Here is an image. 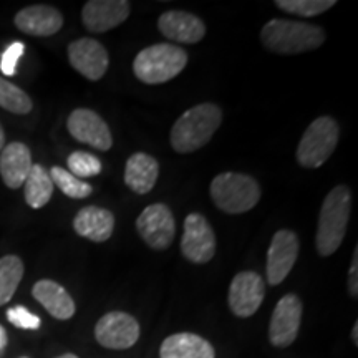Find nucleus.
Segmentation results:
<instances>
[{
  "instance_id": "f257e3e1",
  "label": "nucleus",
  "mask_w": 358,
  "mask_h": 358,
  "mask_svg": "<svg viewBox=\"0 0 358 358\" xmlns=\"http://www.w3.org/2000/svg\"><path fill=\"white\" fill-rule=\"evenodd\" d=\"M222 123V110L214 103H201L185 111L174 122L169 134L176 153H194L208 145Z\"/></svg>"
},
{
  "instance_id": "f03ea898",
  "label": "nucleus",
  "mask_w": 358,
  "mask_h": 358,
  "mask_svg": "<svg viewBox=\"0 0 358 358\" xmlns=\"http://www.w3.org/2000/svg\"><path fill=\"white\" fill-rule=\"evenodd\" d=\"M327 35L324 29L302 20L272 19L262 27L261 42L266 50L279 55L312 52L322 47Z\"/></svg>"
},
{
  "instance_id": "7ed1b4c3",
  "label": "nucleus",
  "mask_w": 358,
  "mask_h": 358,
  "mask_svg": "<svg viewBox=\"0 0 358 358\" xmlns=\"http://www.w3.org/2000/svg\"><path fill=\"white\" fill-rule=\"evenodd\" d=\"M352 213V192L347 186H335L322 203L315 245L322 257L332 256L345 239Z\"/></svg>"
},
{
  "instance_id": "20e7f679",
  "label": "nucleus",
  "mask_w": 358,
  "mask_h": 358,
  "mask_svg": "<svg viewBox=\"0 0 358 358\" xmlns=\"http://www.w3.org/2000/svg\"><path fill=\"white\" fill-rule=\"evenodd\" d=\"M187 65V52L173 43L143 48L133 62L134 77L146 85H161L176 78Z\"/></svg>"
},
{
  "instance_id": "39448f33",
  "label": "nucleus",
  "mask_w": 358,
  "mask_h": 358,
  "mask_svg": "<svg viewBox=\"0 0 358 358\" xmlns=\"http://www.w3.org/2000/svg\"><path fill=\"white\" fill-rule=\"evenodd\" d=\"M211 199L227 214H244L261 201V186L249 174L221 173L213 179Z\"/></svg>"
},
{
  "instance_id": "423d86ee",
  "label": "nucleus",
  "mask_w": 358,
  "mask_h": 358,
  "mask_svg": "<svg viewBox=\"0 0 358 358\" xmlns=\"http://www.w3.org/2000/svg\"><path fill=\"white\" fill-rule=\"evenodd\" d=\"M340 128L332 116H320L308 124L302 140L299 141L297 158L302 168L315 169L325 164L338 145Z\"/></svg>"
},
{
  "instance_id": "0eeeda50",
  "label": "nucleus",
  "mask_w": 358,
  "mask_h": 358,
  "mask_svg": "<svg viewBox=\"0 0 358 358\" xmlns=\"http://www.w3.org/2000/svg\"><path fill=\"white\" fill-rule=\"evenodd\" d=\"M140 324L127 312L105 313L95 325V338L108 350H128L140 340Z\"/></svg>"
},
{
  "instance_id": "6e6552de",
  "label": "nucleus",
  "mask_w": 358,
  "mask_h": 358,
  "mask_svg": "<svg viewBox=\"0 0 358 358\" xmlns=\"http://www.w3.org/2000/svg\"><path fill=\"white\" fill-rule=\"evenodd\" d=\"M136 231L155 250H166L176 236V221L166 204H151L136 219Z\"/></svg>"
},
{
  "instance_id": "1a4fd4ad",
  "label": "nucleus",
  "mask_w": 358,
  "mask_h": 358,
  "mask_svg": "<svg viewBox=\"0 0 358 358\" xmlns=\"http://www.w3.org/2000/svg\"><path fill=\"white\" fill-rule=\"evenodd\" d=\"M216 234L201 213H191L185 219L181 252L192 264H208L216 254Z\"/></svg>"
},
{
  "instance_id": "9d476101",
  "label": "nucleus",
  "mask_w": 358,
  "mask_h": 358,
  "mask_svg": "<svg viewBox=\"0 0 358 358\" xmlns=\"http://www.w3.org/2000/svg\"><path fill=\"white\" fill-rule=\"evenodd\" d=\"M302 312L303 307L299 295L285 294L272 312L268 324V342L277 348L292 345L301 330Z\"/></svg>"
},
{
  "instance_id": "9b49d317",
  "label": "nucleus",
  "mask_w": 358,
  "mask_h": 358,
  "mask_svg": "<svg viewBox=\"0 0 358 358\" xmlns=\"http://www.w3.org/2000/svg\"><path fill=\"white\" fill-rule=\"evenodd\" d=\"M266 297V284L257 272L244 271L236 274L229 285L227 306L239 319H249L259 310Z\"/></svg>"
},
{
  "instance_id": "f8f14e48",
  "label": "nucleus",
  "mask_w": 358,
  "mask_h": 358,
  "mask_svg": "<svg viewBox=\"0 0 358 358\" xmlns=\"http://www.w3.org/2000/svg\"><path fill=\"white\" fill-rule=\"evenodd\" d=\"M299 237L294 231L280 229L272 237L267 250L266 274L271 285H279L290 274L299 257Z\"/></svg>"
},
{
  "instance_id": "ddd939ff",
  "label": "nucleus",
  "mask_w": 358,
  "mask_h": 358,
  "mask_svg": "<svg viewBox=\"0 0 358 358\" xmlns=\"http://www.w3.org/2000/svg\"><path fill=\"white\" fill-rule=\"evenodd\" d=\"M69 62L82 77L98 82L110 66L108 50L95 38H78L69 45Z\"/></svg>"
},
{
  "instance_id": "4468645a",
  "label": "nucleus",
  "mask_w": 358,
  "mask_h": 358,
  "mask_svg": "<svg viewBox=\"0 0 358 358\" xmlns=\"http://www.w3.org/2000/svg\"><path fill=\"white\" fill-rule=\"evenodd\" d=\"M69 133L75 140L90 145L95 150L108 151L113 146L110 127L100 115L88 108L73 110L66 122Z\"/></svg>"
},
{
  "instance_id": "2eb2a0df",
  "label": "nucleus",
  "mask_w": 358,
  "mask_h": 358,
  "mask_svg": "<svg viewBox=\"0 0 358 358\" xmlns=\"http://www.w3.org/2000/svg\"><path fill=\"white\" fill-rule=\"evenodd\" d=\"M131 3L127 0H90L83 6L85 29L93 34H105L122 25L129 17Z\"/></svg>"
},
{
  "instance_id": "dca6fc26",
  "label": "nucleus",
  "mask_w": 358,
  "mask_h": 358,
  "mask_svg": "<svg viewBox=\"0 0 358 358\" xmlns=\"http://www.w3.org/2000/svg\"><path fill=\"white\" fill-rule=\"evenodd\" d=\"M158 30L178 43H199L206 37V24L199 17L182 10H168L158 19Z\"/></svg>"
},
{
  "instance_id": "f3484780",
  "label": "nucleus",
  "mask_w": 358,
  "mask_h": 358,
  "mask_svg": "<svg viewBox=\"0 0 358 358\" xmlns=\"http://www.w3.org/2000/svg\"><path fill=\"white\" fill-rule=\"evenodd\" d=\"M17 29L34 37H50L64 27V15L50 6H30L22 8L13 19Z\"/></svg>"
},
{
  "instance_id": "a211bd4d",
  "label": "nucleus",
  "mask_w": 358,
  "mask_h": 358,
  "mask_svg": "<svg viewBox=\"0 0 358 358\" xmlns=\"http://www.w3.org/2000/svg\"><path fill=\"white\" fill-rule=\"evenodd\" d=\"M32 166V153L24 143H8L0 151V176L3 185L10 189H19L20 186H24Z\"/></svg>"
},
{
  "instance_id": "6ab92c4d",
  "label": "nucleus",
  "mask_w": 358,
  "mask_h": 358,
  "mask_svg": "<svg viewBox=\"0 0 358 358\" xmlns=\"http://www.w3.org/2000/svg\"><path fill=\"white\" fill-rule=\"evenodd\" d=\"M73 229L80 237H85L92 243H105L113 234L115 216L106 208L87 206L75 216Z\"/></svg>"
},
{
  "instance_id": "aec40b11",
  "label": "nucleus",
  "mask_w": 358,
  "mask_h": 358,
  "mask_svg": "<svg viewBox=\"0 0 358 358\" xmlns=\"http://www.w3.org/2000/svg\"><path fill=\"white\" fill-rule=\"evenodd\" d=\"M34 299L47 310L53 319L70 320L77 312V306L64 285L55 280L42 279L34 285Z\"/></svg>"
},
{
  "instance_id": "412c9836",
  "label": "nucleus",
  "mask_w": 358,
  "mask_h": 358,
  "mask_svg": "<svg viewBox=\"0 0 358 358\" xmlns=\"http://www.w3.org/2000/svg\"><path fill=\"white\" fill-rule=\"evenodd\" d=\"M159 358H216L211 342L191 332L169 335L159 347Z\"/></svg>"
},
{
  "instance_id": "4be33fe9",
  "label": "nucleus",
  "mask_w": 358,
  "mask_h": 358,
  "mask_svg": "<svg viewBox=\"0 0 358 358\" xmlns=\"http://www.w3.org/2000/svg\"><path fill=\"white\" fill-rule=\"evenodd\" d=\"M159 176V163L146 153H134L124 166V185L136 194H146L156 186Z\"/></svg>"
},
{
  "instance_id": "5701e85b",
  "label": "nucleus",
  "mask_w": 358,
  "mask_h": 358,
  "mask_svg": "<svg viewBox=\"0 0 358 358\" xmlns=\"http://www.w3.org/2000/svg\"><path fill=\"white\" fill-rule=\"evenodd\" d=\"M25 203L32 209H40L48 204L53 196V182L42 164H34L24 182Z\"/></svg>"
},
{
  "instance_id": "b1692460",
  "label": "nucleus",
  "mask_w": 358,
  "mask_h": 358,
  "mask_svg": "<svg viewBox=\"0 0 358 358\" xmlns=\"http://www.w3.org/2000/svg\"><path fill=\"white\" fill-rule=\"evenodd\" d=\"M24 262L19 256L10 254L0 259V307L12 301L24 277Z\"/></svg>"
},
{
  "instance_id": "393cba45",
  "label": "nucleus",
  "mask_w": 358,
  "mask_h": 358,
  "mask_svg": "<svg viewBox=\"0 0 358 358\" xmlns=\"http://www.w3.org/2000/svg\"><path fill=\"white\" fill-rule=\"evenodd\" d=\"M0 108L15 115H27L32 111L34 103L20 87L0 77Z\"/></svg>"
},
{
  "instance_id": "a878e982",
  "label": "nucleus",
  "mask_w": 358,
  "mask_h": 358,
  "mask_svg": "<svg viewBox=\"0 0 358 358\" xmlns=\"http://www.w3.org/2000/svg\"><path fill=\"white\" fill-rule=\"evenodd\" d=\"M48 174H50L53 186H57L58 189L71 199H85L93 192L92 185H88L83 179L75 178L69 169L53 166Z\"/></svg>"
},
{
  "instance_id": "bb28decb",
  "label": "nucleus",
  "mask_w": 358,
  "mask_h": 358,
  "mask_svg": "<svg viewBox=\"0 0 358 358\" xmlns=\"http://www.w3.org/2000/svg\"><path fill=\"white\" fill-rule=\"evenodd\" d=\"M335 0H275L274 6L280 10L299 17H317L335 7Z\"/></svg>"
},
{
  "instance_id": "cd10ccee",
  "label": "nucleus",
  "mask_w": 358,
  "mask_h": 358,
  "mask_svg": "<svg viewBox=\"0 0 358 358\" xmlns=\"http://www.w3.org/2000/svg\"><path fill=\"white\" fill-rule=\"evenodd\" d=\"M66 163H69V171L78 179L98 176L103 169L101 161L96 156L85 153V151H75V153H71L69 159H66Z\"/></svg>"
},
{
  "instance_id": "c85d7f7f",
  "label": "nucleus",
  "mask_w": 358,
  "mask_h": 358,
  "mask_svg": "<svg viewBox=\"0 0 358 358\" xmlns=\"http://www.w3.org/2000/svg\"><path fill=\"white\" fill-rule=\"evenodd\" d=\"M7 319L12 325H15L17 329L24 330H38L40 325H42V320H40L38 315H35V313L30 312L29 308L22 306L8 308Z\"/></svg>"
},
{
  "instance_id": "c756f323",
  "label": "nucleus",
  "mask_w": 358,
  "mask_h": 358,
  "mask_svg": "<svg viewBox=\"0 0 358 358\" xmlns=\"http://www.w3.org/2000/svg\"><path fill=\"white\" fill-rule=\"evenodd\" d=\"M25 45L22 42H13L10 47L7 48L6 52L2 53V60H0V70H2L3 75L7 77H12L15 75L17 64H19L20 57L24 55Z\"/></svg>"
},
{
  "instance_id": "7c9ffc66",
  "label": "nucleus",
  "mask_w": 358,
  "mask_h": 358,
  "mask_svg": "<svg viewBox=\"0 0 358 358\" xmlns=\"http://www.w3.org/2000/svg\"><path fill=\"white\" fill-rule=\"evenodd\" d=\"M348 294L352 297L358 295V248H355V252H353V261L348 271Z\"/></svg>"
},
{
  "instance_id": "2f4dec72",
  "label": "nucleus",
  "mask_w": 358,
  "mask_h": 358,
  "mask_svg": "<svg viewBox=\"0 0 358 358\" xmlns=\"http://www.w3.org/2000/svg\"><path fill=\"white\" fill-rule=\"evenodd\" d=\"M7 347V332L2 325H0V352Z\"/></svg>"
},
{
  "instance_id": "473e14b6",
  "label": "nucleus",
  "mask_w": 358,
  "mask_h": 358,
  "mask_svg": "<svg viewBox=\"0 0 358 358\" xmlns=\"http://www.w3.org/2000/svg\"><path fill=\"white\" fill-rule=\"evenodd\" d=\"M352 340H353V345H358V322H355V325H353V330H352Z\"/></svg>"
},
{
  "instance_id": "72a5a7b5",
  "label": "nucleus",
  "mask_w": 358,
  "mask_h": 358,
  "mask_svg": "<svg viewBox=\"0 0 358 358\" xmlns=\"http://www.w3.org/2000/svg\"><path fill=\"white\" fill-rule=\"evenodd\" d=\"M6 148V131H3L2 124H0V151Z\"/></svg>"
},
{
  "instance_id": "f704fd0d",
  "label": "nucleus",
  "mask_w": 358,
  "mask_h": 358,
  "mask_svg": "<svg viewBox=\"0 0 358 358\" xmlns=\"http://www.w3.org/2000/svg\"><path fill=\"white\" fill-rule=\"evenodd\" d=\"M57 358H78V357L75 355V353H64V355H60V357H57Z\"/></svg>"
}]
</instances>
